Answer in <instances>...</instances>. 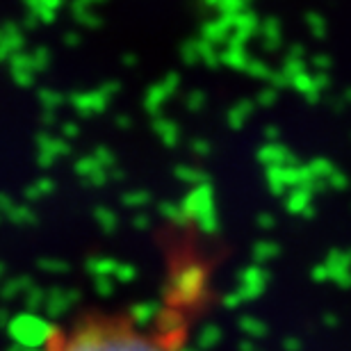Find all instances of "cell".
I'll use <instances>...</instances> for the list:
<instances>
[{"instance_id": "cell-1", "label": "cell", "mask_w": 351, "mask_h": 351, "mask_svg": "<svg viewBox=\"0 0 351 351\" xmlns=\"http://www.w3.org/2000/svg\"><path fill=\"white\" fill-rule=\"evenodd\" d=\"M44 351H178L160 328L146 326L132 313L87 311L55 326Z\"/></svg>"}]
</instances>
